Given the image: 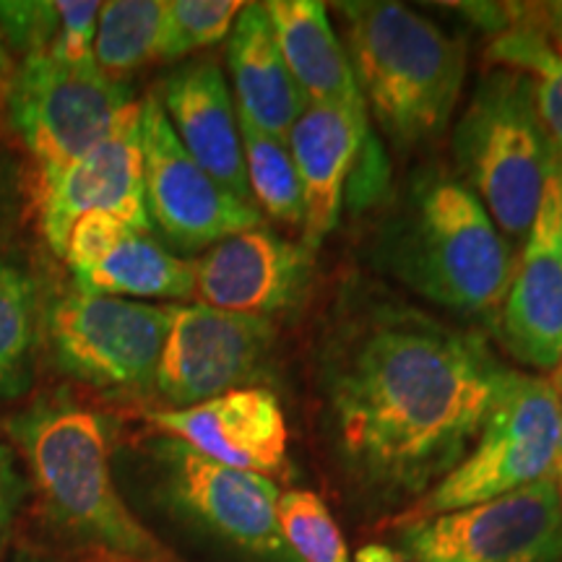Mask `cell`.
<instances>
[{
    "label": "cell",
    "instance_id": "1",
    "mask_svg": "<svg viewBox=\"0 0 562 562\" xmlns=\"http://www.w3.org/2000/svg\"><path fill=\"white\" fill-rule=\"evenodd\" d=\"M505 372L476 331L398 302H364L321 355L323 409L360 482L422 495L474 446Z\"/></svg>",
    "mask_w": 562,
    "mask_h": 562
},
{
    "label": "cell",
    "instance_id": "2",
    "mask_svg": "<svg viewBox=\"0 0 562 562\" xmlns=\"http://www.w3.org/2000/svg\"><path fill=\"white\" fill-rule=\"evenodd\" d=\"M47 521L117 562H178L115 487L104 422L66 396L37 398L9 422Z\"/></svg>",
    "mask_w": 562,
    "mask_h": 562
},
{
    "label": "cell",
    "instance_id": "3",
    "mask_svg": "<svg viewBox=\"0 0 562 562\" xmlns=\"http://www.w3.org/2000/svg\"><path fill=\"white\" fill-rule=\"evenodd\" d=\"M381 261L419 297L497 323L513 277L508 243L453 175H417L381 240Z\"/></svg>",
    "mask_w": 562,
    "mask_h": 562
},
{
    "label": "cell",
    "instance_id": "4",
    "mask_svg": "<svg viewBox=\"0 0 562 562\" xmlns=\"http://www.w3.org/2000/svg\"><path fill=\"white\" fill-rule=\"evenodd\" d=\"M347 55L364 108L398 146L438 138L459 108L467 47L409 5L339 3Z\"/></svg>",
    "mask_w": 562,
    "mask_h": 562
},
{
    "label": "cell",
    "instance_id": "5",
    "mask_svg": "<svg viewBox=\"0 0 562 562\" xmlns=\"http://www.w3.org/2000/svg\"><path fill=\"white\" fill-rule=\"evenodd\" d=\"M552 151L529 76L510 68L482 76L456 125L453 157L461 182L482 201L503 237L529 235Z\"/></svg>",
    "mask_w": 562,
    "mask_h": 562
},
{
    "label": "cell",
    "instance_id": "6",
    "mask_svg": "<svg viewBox=\"0 0 562 562\" xmlns=\"http://www.w3.org/2000/svg\"><path fill=\"white\" fill-rule=\"evenodd\" d=\"M562 448V398L552 381L505 372L474 446L459 467L425 492L404 524L508 495L554 474Z\"/></svg>",
    "mask_w": 562,
    "mask_h": 562
},
{
    "label": "cell",
    "instance_id": "7",
    "mask_svg": "<svg viewBox=\"0 0 562 562\" xmlns=\"http://www.w3.org/2000/svg\"><path fill=\"white\" fill-rule=\"evenodd\" d=\"M136 102L125 81L104 76L97 63L74 66L53 55H26L11 76L13 128L50 178L108 136L125 108Z\"/></svg>",
    "mask_w": 562,
    "mask_h": 562
},
{
    "label": "cell",
    "instance_id": "8",
    "mask_svg": "<svg viewBox=\"0 0 562 562\" xmlns=\"http://www.w3.org/2000/svg\"><path fill=\"white\" fill-rule=\"evenodd\" d=\"M170 307L70 292L47 313L55 362L100 391H149L170 331Z\"/></svg>",
    "mask_w": 562,
    "mask_h": 562
},
{
    "label": "cell",
    "instance_id": "9",
    "mask_svg": "<svg viewBox=\"0 0 562 562\" xmlns=\"http://www.w3.org/2000/svg\"><path fill=\"white\" fill-rule=\"evenodd\" d=\"M412 562H562V510L554 474L402 526Z\"/></svg>",
    "mask_w": 562,
    "mask_h": 562
},
{
    "label": "cell",
    "instance_id": "10",
    "mask_svg": "<svg viewBox=\"0 0 562 562\" xmlns=\"http://www.w3.org/2000/svg\"><path fill=\"white\" fill-rule=\"evenodd\" d=\"M146 214L167 243L201 250L261 227V211L232 195L195 161L172 131L157 94L140 102Z\"/></svg>",
    "mask_w": 562,
    "mask_h": 562
},
{
    "label": "cell",
    "instance_id": "11",
    "mask_svg": "<svg viewBox=\"0 0 562 562\" xmlns=\"http://www.w3.org/2000/svg\"><path fill=\"white\" fill-rule=\"evenodd\" d=\"M277 328L269 318L206 305H172L154 389L167 409H188L250 389L269 362Z\"/></svg>",
    "mask_w": 562,
    "mask_h": 562
},
{
    "label": "cell",
    "instance_id": "12",
    "mask_svg": "<svg viewBox=\"0 0 562 562\" xmlns=\"http://www.w3.org/2000/svg\"><path fill=\"white\" fill-rule=\"evenodd\" d=\"M165 487L178 508L237 550L269 562H300L281 533L279 490L269 476L224 467L186 442L157 446Z\"/></svg>",
    "mask_w": 562,
    "mask_h": 562
},
{
    "label": "cell",
    "instance_id": "13",
    "mask_svg": "<svg viewBox=\"0 0 562 562\" xmlns=\"http://www.w3.org/2000/svg\"><path fill=\"white\" fill-rule=\"evenodd\" d=\"M112 214L138 232H151L144 191L140 102L125 108L108 136L50 178H40V224L50 248L63 252L81 216Z\"/></svg>",
    "mask_w": 562,
    "mask_h": 562
},
{
    "label": "cell",
    "instance_id": "14",
    "mask_svg": "<svg viewBox=\"0 0 562 562\" xmlns=\"http://www.w3.org/2000/svg\"><path fill=\"white\" fill-rule=\"evenodd\" d=\"M503 344L537 370L562 368V149L554 146L537 216L497 318Z\"/></svg>",
    "mask_w": 562,
    "mask_h": 562
},
{
    "label": "cell",
    "instance_id": "15",
    "mask_svg": "<svg viewBox=\"0 0 562 562\" xmlns=\"http://www.w3.org/2000/svg\"><path fill=\"white\" fill-rule=\"evenodd\" d=\"M76 290L123 300H193V263L112 214H87L60 252Z\"/></svg>",
    "mask_w": 562,
    "mask_h": 562
},
{
    "label": "cell",
    "instance_id": "16",
    "mask_svg": "<svg viewBox=\"0 0 562 562\" xmlns=\"http://www.w3.org/2000/svg\"><path fill=\"white\" fill-rule=\"evenodd\" d=\"M313 252L256 227L211 245L193 263V300L216 311L269 318L307 290Z\"/></svg>",
    "mask_w": 562,
    "mask_h": 562
},
{
    "label": "cell",
    "instance_id": "17",
    "mask_svg": "<svg viewBox=\"0 0 562 562\" xmlns=\"http://www.w3.org/2000/svg\"><path fill=\"white\" fill-rule=\"evenodd\" d=\"M149 422L167 438L224 467L261 476L286 469L290 430L284 412L277 393L261 385L222 393L188 409H157Z\"/></svg>",
    "mask_w": 562,
    "mask_h": 562
},
{
    "label": "cell",
    "instance_id": "18",
    "mask_svg": "<svg viewBox=\"0 0 562 562\" xmlns=\"http://www.w3.org/2000/svg\"><path fill=\"white\" fill-rule=\"evenodd\" d=\"M368 140V108L307 104L286 138L300 175L302 248L313 256L336 229L341 216L344 186Z\"/></svg>",
    "mask_w": 562,
    "mask_h": 562
},
{
    "label": "cell",
    "instance_id": "19",
    "mask_svg": "<svg viewBox=\"0 0 562 562\" xmlns=\"http://www.w3.org/2000/svg\"><path fill=\"white\" fill-rule=\"evenodd\" d=\"M157 100L186 151L222 188L250 203L240 117L222 68L211 60L180 66L161 83Z\"/></svg>",
    "mask_w": 562,
    "mask_h": 562
},
{
    "label": "cell",
    "instance_id": "20",
    "mask_svg": "<svg viewBox=\"0 0 562 562\" xmlns=\"http://www.w3.org/2000/svg\"><path fill=\"white\" fill-rule=\"evenodd\" d=\"M227 60L237 117L286 144L307 100L281 58L263 3H243L229 32Z\"/></svg>",
    "mask_w": 562,
    "mask_h": 562
},
{
    "label": "cell",
    "instance_id": "21",
    "mask_svg": "<svg viewBox=\"0 0 562 562\" xmlns=\"http://www.w3.org/2000/svg\"><path fill=\"white\" fill-rule=\"evenodd\" d=\"M263 11L271 21L281 58L307 104L362 108L355 68L326 5L315 0H269Z\"/></svg>",
    "mask_w": 562,
    "mask_h": 562
},
{
    "label": "cell",
    "instance_id": "22",
    "mask_svg": "<svg viewBox=\"0 0 562 562\" xmlns=\"http://www.w3.org/2000/svg\"><path fill=\"white\" fill-rule=\"evenodd\" d=\"M165 0H110L100 5L94 63L110 79L123 81L138 68L159 63Z\"/></svg>",
    "mask_w": 562,
    "mask_h": 562
},
{
    "label": "cell",
    "instance_id": "23",
    "mask_svg": "<svg viewBox=\"0 0 562 562\" xmlns=\"http://www.w3.org/2000/svg\"><path fill=\"white\" fill-rule=\"evenodd\" d=\"M37 336V286L30 273L0 263V402H13L32 385Z\"/></svg>",
    "mask_w": 562,
    "mask_h": 562
},
{
    "label": "cell",
    "instance_id": "24",
    "mask_svg": "<svg viewBox=\"0 0 562 562\" xmlns=\"http://www.w3.org/2000/svg\"><path fill=\"white\" fill-rule=\"evenodd\" d=\"M484 58L495 68L529 76L539 117L552 144L562 149V55L539 32L513 26L492 37Z\"/></svg>",
    "mask_w": 562,
    "mask_h": 562
},
{
    "label": "cell",
    "instance_id": "25",
    "mask_svg": "<svg viewBox=\"0 0 562 562\" xmlns=\"http://www.w3.org/2000/svg\"><path fill=\"white\" fill-rule=\"evenodd\" d=\"M240 138L250 199H256L271 220L302 229L305 206L290 146L245 121H240Z\"/></svg>",
    "mask_w": 562,
    "mask_h": 562
},
{
    "label": "cell",
    "instance_id": "26",
    "mask_svg": "<svg viewBox=\"0 0 562 562\" xmlns=\"http://www.w3.org/2000/svg\"><path fill=\"white\" fill-rule=\"evenodd\" d=\"M277 518L300 562H351L341 529L315 492L290 490L279 495Z\"/></svg>",
    "mask_w": 562,
    "mask_h": 562
},
{
    "label": "cell",
    "instance_id": "27",
    "mask_svg": "<svg viewBox=\"0 0 562 562\" xmlns=\"http://www.w3.org/2000/svg\"><path fill=\"white\" fill-rule=\"evenodd\" d=\"M240 11L237 0H165L159 63L180 60L227 40Z\"/></svg>",
    "mask_w": 562,
    "mask_h": 562
},
{
    "label": "cell",
    "instance_id": "28",
    "mask_svg": "<svg viewBox=\"0 0 562 562\" xmlns=\"http://www.w3.org/2000/svg\"><path fill=\"white\" fill-rule=\"evenodd\" d=\"M0 34L24 58L53 53L63 34L60 0H0Z\"/></svg>",
    "mask_w": 562,
    "mask_h": 562
},
{
    "label": "cell",
    "instance_id": "29",
    "mask_svg": "<svg viewBox=\"0 0 562 562\" xmlns=\"http://www.w3.org/2000/svg\"><path fill=\"white\" fill-rule=\"evenodd\" d=\"M463 16L492 37L513 26L539 32L562 55V0L547 3H453Z\"/></svg>",
    "mask_w": 562,
    "mask_h": 562
},
{
    "label": "cell",
    "instance_id": "30",
    "mask_svg": "<svg viewBox=\"0 0 562 562\" xmlns=\"http://www.w3.org/2000/svg\"><path fill=\"white\" fill-rule=\"evenodd\" d=\"M26 495V480L19 472L16 453L11 446L0 440V554H3L5 544H9L13 524H16L19 508Z\"/></svg>",
    "mask_w": 562,
    "mask_h": 562
},
{
    "label": "cell",
    "instance_id": "31",
    "mask_svg": "<svg viewBox=\"0 0 562 562\" xmlns=\"http://www.w3.org/2000/svg\"><path fill=\"white\" fill-rule=\"evenodd\" d=\"M355 562H412V560L385 544H364L362 550L355 554Z\"/></svg>",
    "mask_w": 562,
    "mask_h": 562
},
{
    "label": "cell",
    "instance_id": "32",
    "mask_svg": "<svg viewBox=\"0 0 562 562\" xmlns=\"http://www.w3.org/2000/svg\"><path fill=\"white\" fill-rule=\"evenodd\" d=\"M5 83H11V55L3 34H0V87H5Z\"/></svg>",
    "mask_w": 562,
    "mask_h": 562
},
{
    "label": "cell",
    "instance_id": "33",
    "mask_svg": "<svg viewBox=\"0 0 562 562\" xmlns=\"http://www.w3.org/2000/svg\"><path fill=\"white\" fill-rule=\"evenodd\" d=\"M554 482H558V497H560V510H562V448H560L558 463H554Z\"/></svg>",
    "mask_w": 562,
    "mask_h": 562
},
{
    "label": "cell",
    "instance_id": "34",
    "mask_svg": "<svg viewBox=\"0 0 562 562\" xmlns=\"http://www.w3.org/2000/svg\"><path fill=\"white\" fill-rule=\"evenodd\" d=\"M552 385L554 389H558V393H560V398H562V368L554 372V381H552Z\"/></svg>",
    "mask_w": 562,
    "mask_h": 562
}]
</instances>
